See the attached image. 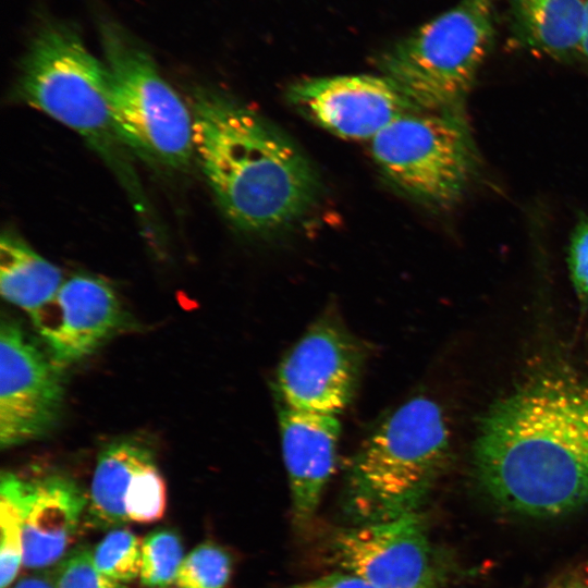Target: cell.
Masks as SVG:
<instances>
[{"label":"cell","mask_w":588,"mask_h":588,"mask_svg":"<svg viewBox=\"0 0 588 588\" xmlns=\"http://www.w3.org/2000/svg\"><path fill=\"white\" fill-rule=\"evenodd\" d=\"M287 588H376L364 578L350 573L338 572L308 581L295 584Z\"/></svg>","instance_id":"d4e9b609"},{"label":"cell","mask_w":588,"mask_h":588,"mask_svg":"<svg viewBox=\"0 0 588 588\" xmlns=\"http://www.w3.org/2000/svg\"><path fill=\"white\" fill-rule=\"evenodd\" d=\"M62 271L37 254L20 235L4 231L0 241L2 297L32 315L63 284Z\"/></svg>","instance_id":"2e32d148"},{"label":"cell","mask_w":588,"mask_h":588,"mask_svg":"<svg viewBox=\"0 0 588 588\" xmlns=\"http://www.w3.org/2000/svg\"><path fill=\"white\" fill-rule=\"evenodd\" d=\"M289 99L315 123L348 139L371 140L402 115L421 111L383 75L304 79L290 87Z\"/></svg>","instance_id":"8fae6325"},{"label":"cell","mask_w":588,"mask_h":588,"mask_svg":"<svg viewBox=\"0 0 588 588\" xmlns=\"http://www.w3.org/2000/svg\"><path fill=\"white\" fill-rule=\"evenodd\" d=\"M477 477L500 505L554 516L588 503V381L540 373L498 401L474 448Z\"/></svg>","instance_id":"6da1fadb"},{"label":"cell","mask_w":588,"mask_h":588,"mask_svg":"<svg viewBox=\"0 0 588 588\" xmlns=\"http://www.w3.org/2000/svg\"><path fill=\"white\" fill-rule=\"evenodd\" d=\"M180 537L172 530L158 529L142 540L139 578L147 587H166L175 583L184 560Z\"/></svg>","instance_id":"d6986e66"},{"label":"cell","mask_w":588,"mask_h":588,"mask_svg":"<svg viewBox=\"0 0 588 588\" xmlns=\"http://www.w3.org/2000/svg\"><path fill=\"white\" fill-rule=\"evenodd\" d=\"M194 157L236 228L271 234L302 220L320 183L310 161L275 126L220 91L192 93Z\"/></svg>","instance_id":"7a4b0ae2"},{"label":"cell","mask_w":588,"mask_h":588,"mask_svg":"<svg viewBox=\"0 0 588 588\" xmlns=\"http://www.w3.org/2000/svg\"><path fill=\"white\" fill-rule=\"evenodd\" d=\"M12 588H56V586L44 577L27 576L15 583Z\"/></svg>","instance_id":"484cf974"},{"label":"cell","mask_w":588,"mask_h":588,"mask_svg":"<svg viewBox=\"0 0 588 588\" xmlns=\"http://www.w3.org/2000/svg\"><path fill=\"white\" fill-rule=\"evenodd\" d=\"M151 461L150 450L133 440L115 441L101 451L88 501V514L96 526L120 527L130 520L126 491L135 473Z\"/></svg>","instance_id":"e0dca14e"},{"label":"cell","mask_w":588,"mask_h":588,"mask_svg":"<svg viewBox=\"0 0 588 588\" xmlns=\"http://www.w3.org/2000/svg\"><path fill=\"white\" fill-rule=\"evenodd\" d=\"M124 502L132 522L148 524L163 516L167 506L166 482L154 461L135 473Z\"/></svg>","instance_id":"7402d4cb"},{"label":"cell","mask_w":588,"mask_h":588,"mask_svg":"<svg viewBox=\"0 0 588 588\" xmlns=\"http://www.w3.org/2000/svg\"><path fill=\"white\" fill-rule=\"evenodd\" d=\"M383 175L411 198L433 207L456 203L477 171L462 110L413 111L370 140Z\"/></svg>","instance_id":"52a82bcc"},{"label":"cell","mask_w":588,"mask_h":588,"mask_svg":"<svg viewBox=\"0 0 588 588\" xmlns=\"http://www.w3.org/2000/svg\"><path fill=\"white\" fill-rule=\"evenodd\" d=\"M567 264L572 283L583 304L588 303V217H581L572 233Z\"/></svg>","instance_id":"cb8c5ba5"},{"label":"cell","mask_w":588,"mask_h":588,"mask_svg":"<svg viewBox=\"0 0 588 588\" xmlns=\"http://www.w3.org/2000/svg\"><path fill=\"white\" fill-rule=\"evenodd\" d=\"M85 506L79 488L68 478L30 480L24 513L23 566L41 568L59 561L76 535Z\"/></svg>","instance_id":"5bb4252c"},{"label":"cell","mask_w":588,"mask_h":588,"mask_svg":"<svg viewBox=\"0 0 588 588\" xmlns=\"http://www.w3.org/2000/svg\"><path fill=\"white\" fill-rule=\"evenodd\" d=\"M30 480L3 473L0 480V588L10 586L23 565L24 513Z\"/></svg>","instance_id":"ac0fdd59"},{"label":"cell","mask_w":588,"mask_h":588,"mask_svg":"<svg viewBox=\"0 0 588 588\" xmlns=\"http://www.w3.org/2000/svg\"><path fill=\"white\" fill-rule=\"evenodd\" d=\"M54 579L56 588H130L102 574L87 548L72 551L60 564Z\"/></svg>","instance_id":"603a6c76"},{"label":"cell","mask_w":588,"mask_h":588,"mask_svg":"<svg viewBox=\"0 0 588 588\" xmlns=\"http://www.w3.org/2000/svg\"><path fill=\"white\" fill-rule=\"evenodd\" d=\"M364 364L363 345L340 319L318 318L281 359V404L338 416L355 397Z\"/></svg>","instance_id":"ba28073f"},{"label":"cell","mask_w":588,"mask_h":588,"mask_svg":"<svg viewBox=\"0 0 588 588\" xmlns=\"http://www.w3.org/2000/svg\"><path fill=\"white\" fill-rule=\"evenodd\" d=\"M494 37V0H462L383 50L378 68L418 110H462Z\"/></svg>","instance_id":"5b68a950"},{"label":"cell","mask_w":588,"mask_h":588,"mask_svg":"<svg viewBox=\"0 0 588 588\" xmlns=\"http://www.w3.org/2000/svg\"><path fill=\"white\" fill-rule=\"evenodd\" d=\"M567 588H588V587H586L585 585H583L580 583H574V584L569 585Z\"/></svg>","instance_id":"83f0119b"},{"label":"cell","mask_w":588,"mask_h":588,"mask_svg":"<svg viewBox=\"0 0 588 588\" xmlns=\"http://www.w3.org/2000/svg\"><path fill=\"white\" fill-rule=\"evenodd\" d=\"M99 34L110 73L119 132L144 161L170 170L194 157L193 117L154 59L118 22L103 17Z\"/></svg>","instance_id":"8992f818"},{"label":"cell","mask_w":588,"mask_h":588,"mask_svg":"<svg viewBox=\"0 0 588 588\" xmlns=\"http://www.w3.org/2000/svg\"><path fill=\"white\" fill-rule=\"evenodd\" d=\"M579 57H581L584 60L588 62V4H587L585 33H584Z\"/></svg>","instance_id":"4316f807"},{"label":"cell","mask_w":588,"mask_h":588,"mask_svg":"<svg viewBox=\"0 0 588 588\" xmlns=\"http://www.w3.org/2000/svg\"><path fill=\"white\" fill-rule=\"evenodd\" d=\"M15 93L81 135L119 179L136 211L148 215L133 154L114 119L109 70L74 27L56 19L39 23L22 60Z\"/></svg>","instance_id":"3957f363"},{"label":"cell","mask_w":588,"mask_h":588,"mask_svg":"<svg viewBox=\"0 0 588 588\" xmlns=\"http://www.w3.org/2000/svg\"><path fill=\"white\" fill-rule=\"evenodd\" d=\"M60 366L20 326L0 327V445L39 439L57 424L64 397Z\"/></svg>","instance_id":"9c48e42d"},{"label":"cell","mask_w":588,"mask_h":588,"mask_svg":"<svg viewBox=\"0 0 588 588\" xmlns=\"http://www.w3.org/2000/svg\"><path fill=\"white\" fill-rule=\"evenodd\" d=\"M330 553L376 588H436L437 568L419 512L335 531Z\"/></svg>","instance_id":"30bf717a"},{"label":"cell","mask_w":588,"mask_h":588,"mask_svg":"<svg viewBox=\"0 0 588 588\" xmlns=\"http://www.w3.org/2000/svg\"><path fill=\"white\" fill-rule=\"evenodd\" d=\"M587 4L588 0H509L512 37L551 58L579 57Z\"/></svg>","instance_id":"9a60e30c"},{"label":"cell","mask_w":588,"mask_h":588,"mask_svg":"<svg viewBox=\"0 0 588 588\" xmlns=\"http://www.w3.org/2000/svg\"><path fill=\"white\" fill-rule=\"evenodd\" d=\"M437 402L412 397L388 414L358 446L345 476L344 512L355 525L418 512L449 456Z\"/></svg>","instance_id":"277c9868"},{"label":"cell","mask_w":588,"mask_h":588,"mask_svg":"<svg viewBox=\"0 0 588 588\" xmlns=\"http://www.w3.org/2000/svg\"><path fill=\"white\" fill-rule=\"evenodd\" d=\"M93 558L102 574L127 584L140 574L142 539L127 528L112 529L96 546Z\"/></svg>","instance_id":"ffe728a7"},{"label":"cell","mask_w":588,"mask_h":588,"mask_svg":"<svg viewBox=\"0 0 588 588\" xmlns=\"http://www.w3.org/2000/svg\"><path fill=\"white\" fill-rule=\"evenodd\" d=\"M162 588H166V587H162Z\"/></svg>","instance_id":"f1b7e54d"},{"label":"cell","mask_w":588,"mask_h":588,"mask_svg":"<svg viewBox=\"0 0 588 588\" xmlns=\"http://www.w3.org/2000/svg\"><path fill=\"white\" fill-rule=\"evenodd\" d=\"M29 316L48 353L62 367L94 353L123 321L113 289L89 274L64 281L57 294Z\"/></svg>","instance_id":"7c38bea8"},{"label":"cell","mask_w":588,"mask_h":588,"mask_svg":"<svg viewBox=\"0 0 588 588\" xmlns=\"http://www.w3.org/2000/svg\"><path fill=\"white\" fill-rule=\"evenodd\" d=\"M284 465L291 492L292 518L303 529L315 517L333 473L341 422L335 415L279 409Z\"/></svg>","instance_id":"4fadbf2b"},{"label":"cell","mask_w":588,"mask_h":588,"mask_svg":"<svg viewBox=\"0 0 588 588\" xmlns=\"http://www.w3.org/2000/svg\"><path fill=\"white\" fill-rule=\"evenodd\" d=\"M231 573L228 552L218 544L205 542L184 558L175 585L177 588H225Z\"/></svg>","instance_id":"44dd1931"}]
</instances>
